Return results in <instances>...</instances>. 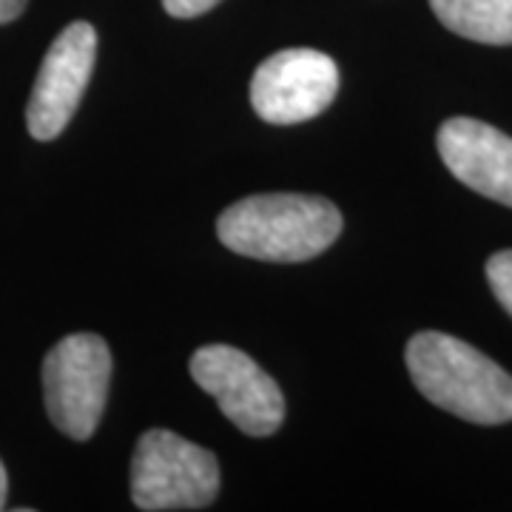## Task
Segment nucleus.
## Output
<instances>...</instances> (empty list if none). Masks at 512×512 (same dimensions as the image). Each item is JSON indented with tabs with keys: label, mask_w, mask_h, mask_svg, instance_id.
I'll return each mask as SVG.
<instances>
[{
	"label": "nucleus",
	"mask_w": 512,
	"mask_h": 512,
	"mask_svg": "<svg viewBox=\"0 0 512 512\" xmlns=\"http://www.w3.org/2000/svg\"><path fill=\"white\" fill-rule=\"evenodd\" d=\"M404 359L427 402L473 424L512 421V376L473 345L424 330L407 342Z\"/></svg>",
	"instance_id": "1"
},
{
	"label": "nucleus",
	"mask_w": 512,
	"mask_h": 512,
	"mask_svg": "<svg viewBox=\"0 0 512 512\" xmlns=\"http://www.w3.org/2000/svg\"><path fill=\"white\" fill-rule=\"evenodd\" d=\"M339 234V208L311 194H256L225 208L217 222L228 251L262 262H305L328 251Z\"/></svg>",
	"instance_id": "2"
},
{
	"label": "nucleus",
	"mask_w": 512,
	"mask_h": 512,
	"mask_svg": "<svg viewBox=\"0 0 512 512\" xmlns=\"http://www.w3.org/2000/svg\"><path fill=\"white\" fill-rule=\"evenodd\" d=\"M220 493L211 450L171 430H148L131 461V498L140 510H205Z\"/></svg>",
	"instance_id": "3"
},
{
	"label": "nucleus",
	"mask_w": 512,
	"mask_h": 512,
	"mask_svg": "<svg viewBox=\"0 0 512 512\" xmlns=\"http://www.w3.org/2000/svg\"><path fill=\"white\" fill-rule=\"evenodd\" d=\"M111 382L109 345L94 333H72L43 362V396L49 419L74 441L92 439L103 419Z\"/></svg>",
	"instance_id": "4"
},
{
	"label": "nucleus",
	"mask_w": 512,
	"mask_h": 512,
	"mask_svg": "<svg viewBox=\"0 0 512 512\" xmlns=\"http://www.w3.org/2000/svg\"><path fill=\"white\" fill-rule=\"evenodd\" d=\"M191 376L242 433L265 439L285 421L279 384L248 353L231 345H205L191 356Z\"/></svg>",
	"instance_id": "5"
},
{
	"label": "nucleus",
	"mask_w": 512,
	"mask_h": 512,
	"mask_svg": "<svg viewBox=\"0 0 512 512\" xmlns=\"http://www.w3.org/2000/svg\"><path fill=\"white\" fill-rule=\"evenodd\" d=\"M339 69L325 52L285 49L271 55L251 80V106L274 126L319 117L336 100Z\"/></svg>",
	"instance_id": "6"
},
{
	"label": "nucleus",
	"mask_w": 512,
	"mask_h": 512,
	"mask_svg": "<svg viewBox=\"0 0 512 512\" xmlns=\"http://www.w3.org/2000/svg\"><path fill=\"white\" fill-rule=\"evenodd\" d=\"M97 57V32L92 23H69L40 63L32 97L26 106V126L35 140H55L69 126L83 100Z\"/></svg>",
	"instance_id": "7"
},
{
	"label": "nucleus",
	"mask_w": 512,
	"mask_h": 512,
	"mask_svg": "<svg viewBox=\"0 0 512 512\" xmlns=\"http://www.w3.org/2000/svg\"><path fill=\"white\" fill-rule=\"evenodd\" d=\"M439 154L458 183L512 208V137L473 117L439 128Z\"/></svg>",
	"instance_id": "8"
},
{
	"label": "nucleus",
	"mask_w": 512,
	"mask_h": 512,
	"mask_svg": "<svg viewBox=\"0 0 512 512\" xmlns=\"http://www.w3.org/2000/svg\"><path fill=\"white\" fill-rule=\"evenodd\" d=\"M433 15L456 35L487 43H512V0H430Z\"/></svg>",
	"instance_id": "9"
},
{
	"label": "nucleus",
	"mask_w": 512,
	"mask_h": 512,
	"mask_svg": "<svg viewBox=\"0 0 512 512\" xmlns=\"http://www.w3.org/2000/svg\"><path fill=\"white\" fill-rule=\"evenodd\" d=\"M487 279L501 308L512 316V251H498L487 262Z\"/></svg>",
	"instance_id": "10"
},
{
	"label": "nucleus",
	"mask_w": 512,
	"mask_h": 512,
	"mask_svg": "<svg viewBox=\"0 0 512 512\" xmlns=\"http://www.w3.org/2000/svg\"><path fill=\"white\" fill-rule=\"evenodd\" d=\"M220 0H163L165 12L171 15V18H200L205 12H211L214 6H217Z\"/></svg>",
	"instance_id": "11"
},
{
	"label": "nucleus",
	"mask_w": 512,
	"mask_h": 512,
	"mask_svg": "<svg viewBox=\"0 0 512 512\" xmlns=\"http://www.w3.org/2000/svg\"><path fill=\"white\" fill-rule=\"evenodd\" d=\"M29 0H0V23H12L15 18L23 15Z\"/></svg>",
	"instance_id": "12"
},
{
	"label": "nucleus",
	"mask_w": 512,
	"mask_h": 512,
	"mask_svg": "<svg viewBox=\"0 0 512 512\" xmlns=\"http://www.w3.org/2000/svg\"><path fill=\"white\" fill-rule=\"evenodd\" d=\"M6 493H9V476H6V467L0 461V510L6 507Z\"/></svg>",
	"instance_id": "13"
}]
</instances>
